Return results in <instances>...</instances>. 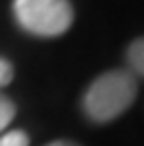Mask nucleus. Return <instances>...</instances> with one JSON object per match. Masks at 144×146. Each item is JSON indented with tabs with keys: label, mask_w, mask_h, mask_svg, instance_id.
Listing matches in <instances>:
<instances>
[{
	"label": "nucleus",
	"mask_w": 144,
	"mask_h": 146,
	"mask_svg": "<svg viewBox=\"0 0 144 146\" xmlns=\"http://www.w3.org/2000/svg\"><path fill=\"white\" fill-rule=\"evenodd\" d=\"M15 118V103L5 95L0 92V131H5Z\"/></svg>",
	"instance_id": "obj_4"
},
{
	"label": "nucleus",
	"mask_w": 144,
	"mask_h": 146,
	"mask_svg": "<svg viewBox=\"0 0 144 146\" xmlns=\"http://www.w3.org/2000/svg\"><path fill=\"white\" fill-rule=\"evenodd\" d=\"M13 15L24 30L37 36H60L73 24L69 0H13Z\"/></svg>",
	"instance_id": "obj_2"
},
{
	"label": "nucleus",
	"mask_w": 144,
	"mask_h": 146,
	"mask_svg": "<svg viewBox=\"0 0 144 146\" xmlns=\"http://www.w3.org/2000/svg\"><path fill=\"white\" fill-rule=\"evenodd\" d=\"M135 95H138L135 75L127 69H116L99 75L90 84L82 108L93 123H110L133 103Z\"/></svg>",
	"instance_id": "obj_1"
},
{
	"label": "nucleus",
	"mask_w": 144,
	"mask_h": 146,
	"mask_svg": "<svg viewBox=\"0 0 144 146\" xmlns=\"http://www.w3.org/2000/svg\"><path fill=\"white\" fill-rule=\"evenodd\" d=\"M11 80H13V64L9 60L0 58V88L11 84Z\"/></svg>",
	"instance_id": "obj_6"
},
{
	"label": "nucleus",
	"mask_w": 144,
	"mask_h": 146,
	"mask_svg": "<svg viewBox=\"0 0 144 146\" xmlns=\"http://www.w3.org/2000/svg\"><path fill=\"white\" fill-rule=\"evenodd\" d=\"M28 135L19 129H13V131H7L5 135H0V146H28Z\"/></svg>",
	"instance_id": "obj_5"
},
{
	"label": "nucleus",
	"mask_w": 144,
	"mask_h": 146,
	"mask_svg": "<svg viewBox=\"0 0 144 146\" xmlns=\"http://www.w3.org/2000/svg\"><path fill=\"white\" fill-rule=\"evenodd\" d=\"M47 146H77V144H73V142H65V140H56V142H52V144H47Z\"/></svg>",
	"instance_id": "obj_7"
},
{
	"label": "nucleus",
	"mask_w": 144,
	"mask_h": 146,
	"mask_svg": "<svg viewBox=\"0 0 144 146\" xmlns=\"http://www.w3.org/2000/svg\"><path fill=\"white\" fill-rule=\"evenodd\" d=\"M127 64L133 75H142L144 78V36L135 39L129 47H127Z\"/></svg>",
	"instance_id": "obj_3"
}]
</instances>
